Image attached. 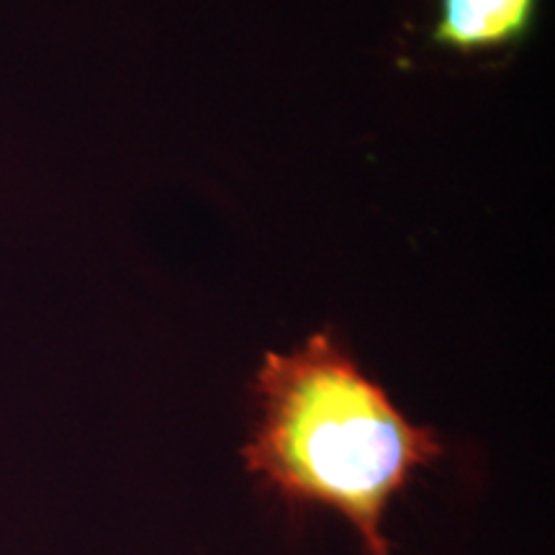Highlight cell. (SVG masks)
<instances>
[{
	"label": "cell",
	"instance_id": "7a4b0ae2",
	"mask_svg": "<svg viewBox=\"0 0 555 555\" xmlns=\"http://www.w3.org/2000/svg\"><path fill=\"white\" fill-rule=\"evenodd\" d=\"M540 0H437L433 41L463 54L519 44L538 18Z\"/></svg>",
	"mask_w": 555,
	"mask_h": 555
},
{
	"label": "cell",
	"instance_id": "6da1fadb",
	"mask_svg": "<svg viewBox=\"0 0 555 555\" xmlns=\"http://www.w3.org/2000/svg\"><path fill=\"white\" fill-rule=\"evenodd\" d=\"M255 397L260 416L242 461L262 489L298 509L327 506L367 555H391L388 504L446 453L433 429L409 422L330 332L266 352Z\"/></svg>",
	"mask_w": 555,
	"mask_h": 555
}]
</instances>
